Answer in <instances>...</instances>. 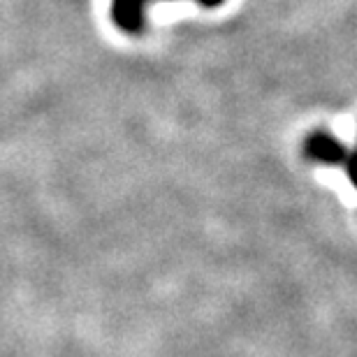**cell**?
<instances>
[{
    "label": "cell",
    "mask_w": 357,
    "mask_h": 357,
    "mask_svg": "<svg viewBox=\"0 0 357 357\" xmlns=\"http://www.w3.org/2000/svg\"><path fill=\"white\" fill-rule=\"evenodd\" d=\"M151 0H112V21L121 33L142 35L146 28V10Z\"/></svg>",
    "instance_id": "6da1fadb"
},
{
    "label": "cell",
    "mask_w": 357,
    "mask_h": 357,
    "mask_svg": "<svg viewBox=\"0 0 357 357\" xmlns=\"http://www.w3.org/2000/svg\"><path fill=\"white\" fill-rule=\"evenodd\" d=\"M195 3H199L202 7H206V10H216V7L223 5L225 0H195Z\"/></svg>",
    "instance_id": "7a4b0ae2"
}]
</instances>
